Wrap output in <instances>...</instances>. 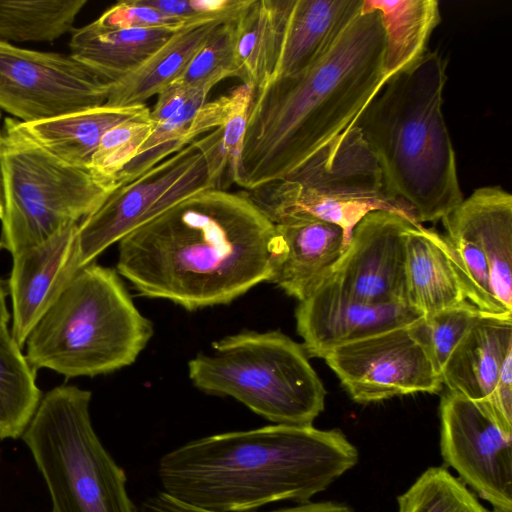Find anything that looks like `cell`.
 Instances as JSON below:
<instances>
[{
    "label": "cell",
    "mask_w": 512,
    "mask_h": 512,
    "mask_svg": "<svg viewBox=\"0 0 512 512\" xmlns=\"http://www.w3.org/2000/svg\"><path fill=\"white\" fill-rule=\"evenodd\" d=\"M116 269L142 296L186 310L228 304L272 275L275 225L249 192L191 195L118 242Z\"/></svg>",
    "instance_id": "obj_1"
},
{
    "label": "cell",
    "mask_w": 512,
    "mask_h": 512,
    "mask_svg": "<svg viewBox=\"0 0 512 512\" xmlns=\"http://www.w3.org/2000/svg\"><path fill=\"white\" fill-rule=\"evenodd\" d=\"M384 47L379 12L359 14L315 64L253 91L231 180H281L344 132L385 82Z\"/></svg>",
    "instance_id": "obj_2"
},
{
    "label": "cell",
    "mask_w": 512,
    "mask_h": 512,
    "mask_svg": "<svg viewBox=\"0 0 512 512\" xmlns=\"http://www.w3.org/2000/svg\"><path fill=\"white\" fill-rule=\"evenodd\" d=\"M356 447L338 429L272 424L189 441L158 464L162 492L201 509L253 512L310 502L353 468Z\"/></svg>",
    "instance_id": "obj_3"
},
{
    "label": "cell",
    "mask_w": 512,
    "mask_h": 512,
    "mask_svg": "<svg viewBox=\"0 0 512 512\" xmlns=\"http://www.w3.org/2000/svg\"><path fill=\"white\" fill-rule=\"evenodd\" d=\"M447 62L437 51L389 77L354 118L388 192L415 222H437L463 201L455 151L442 112Z\"/></svg>",
    "instance_id": "obj_4"
},
{
    "label": "cell",
    "mask_w": 512,
    "mask_h": 512,
    "mask_svg": "<svg viewBox=\"0 0 512 512\" xmlns=\"http://www.w3.org/2000/svg\"><path fill=\"white\" fill-rule=\"evenodd\" d=\"M153 333L118 272L92 262L73 275L33 327L25 356L36 371L94 377L134 363Z\"/></svg>",
    "instance_id": "obj_5"
},
{
    "label": "cell",
    "mask_w": 512,
    "mask_h": 512,
    "mask_svg": "<svg viewBox=\"0 0 512 512\" xmlns=\"http://www.w3.org/2000/svg\"><path fill=\"white\" fill-rule=\"evenodd\" d=\"M200 391L231 397L279 425L309 426L324 410L326 390L303 345L280 331H242L188 362Z\"/></svg>",
    "instance_id": "obj_6"
},
{
    "label": "cell",
    "mask_w": 512,
    "mask_h": 512,
    "mask_svg": "<svg viewBox=\"0 0 512 512\" xmlns=\"http://www.w3.org/2000/svg\"><path fill=\"white\" fill-rule=\"evenodd\" d=\"M91 397L74 385L51 389L21 437L46 483L52 512H138L124 470L94 430Z\"/></svg>",
    "instance_id": "obj_7"
},
{
    "label": "cell",
    "mask_w": 512,
    "mask_h": 512,
    "mask_svg": "<svg viewBox=\"0 0 512 512\" xmlns=\"http://www.w3.org/2000/svg\"><path fill=\"white\" fill-rule=\"evenodd\" d=\"M1 159L4 211L0 250L12 256L37 245L69 223L95 212L119 186L117 178L68 165L5 118Z\"/></svg>",
    "instance_id": "obj_8"
},
{
    "label": "cell",
    "mask_w": 512,
    "mask_h": 512,
    "mask_svg": "<svg viewBox=\"0 0 512 512\" xmlns=\"http://www.w3.org/2000/svg\"><path fill=\"white\" fill-rule=\"evenodd\" d=\"M249 194L274 225L313 217L341 227L347 243L370 212L393 211L414 220L410 208L388 192L374 154L354 126L283 179Z\"/></svg>",
    "instance_id": "obj_9"
},
{
    "label": "cell",
    "mask_w": 512,
    "mask_h": 512,
    "mask_svg": "<svg viewBox=\"0 0 512 512\" xmlns=\"http://www.w3.org/2000/svg\"><path fill=\"white\" fill-rule=\"evenodd\" d=\"M467 300L483 314L512 316V196L477 188L442 219Z\"/></svg>",
    "instance_id": "obj_10"
},
{
    "label": "cell",
    "mask_w": 512,
    "mask_h": 512,
    "mask_svg": "<svg viewBox=\"0 0 512 512\" xmlns=\"http://www.w3.org/2000/svg\"><path fill=\"white\" fill-rule=\"evenodd\" d=\"M216 188L207 159L193 141L128 183L119 185L79 225L75 245L78 271L108 247L178 202Z\"/></svg>",
    "instance_id": "obj_11"
},
{
    "label": "cell",
    "mask_w": 512,
    "mask_h": 512,
    "mask_svg": "<svg viewBox=\"0 0 512 512\" xmlns=\"http://www.w3.org/2000/svg\"><path fill=\"white\" fill-rule=\"evenodd\" d=\"M107 94L108 84L70 54L0 41V109L22 123L101 106Z\"/></svg>",
    "instance_id": "obj_12"
},
{
    "label": "cell",
    "mask_w": 512,
    "mask_h": 512,
    "mask_svg": "<svg viewBox=\"0 0 512 512\" xmlns=\"http://www.w3.org/2000/svg\"><path fill=\"white\" fill-rule=\"evenodd\" d=\"M441 455L493 512H512V436L488 403L448 390L440 401Z\"/></svg>",
    "instance_id": "obj_13"
},
{
    "label": "cell",
    "mask_w": 512,
    "mask_h": 512,
    "mask_svg": "<svg viewBox=\"0 0 512 512\" xmlns=\"http://www.w3.org/2000/svg\"><path fill=\"white\" fill-rule=\"evenodd\" d=\"M351 399L366 404L413 393H438L440 374L408 326L340 345L323 358Z\"/></svg>",
    "instance_id": "obj_14"
},
{
    "label": "cell",
    "mask_w": 512,
    "mask_h": 512,
    "mask_svg": "<svg viewBox=\"0 0 512 512\" xmlns=\"http://www.w3.org/2000/svg\"><path fill=\"white\" fill-rule=\"evenodd\" d=\"M414 222L393 211L368 213L354 227L329 276L363 302L406 306V233Z\"/></svg>",
    "instance_id": "obj_15"
},
{
    "label": "cell",
    "mask_w": 512,
    "mask_h": 512,
    "mask_svg": "<svg viewBox=\"0 0 512 512\" xmlns=\"http://www.w3.org/2000/svg\"><path fill=\"white\" fill-rule=\"evenodd\" d=\"M422 317L403 304H372L346 293L330 276L296 311L297 332L307 354L324 358L332 349Z\"/></svg>",
    "instance_id": "obj_16"
},
{
    "label": "cell",
    "mask_w": 512,
    "mask_h": 512,
    "mask_svg": "<svg viewBox=\"0 0 512 512\" xmlns=\"http://www.w3.org/2000/svg\"><path fill=\"white\" fill-rule=\"evenodd\" d=\"M78 225L69 223L43 242L12 256L8 280L12 305L10 331L21 348L33 327L77 272Z\"/></svg>",
    "instance_id": "obj_17"
},
{
    "label": "cell",
    "mask_w": 512,
    "mask_h": 512,
    "mask_svg": "<svg viewBox=\"0 0 512 512\" xmlns=\"http://www.w3.org/2000/svg\"><path fill=\"white\" fill-rule=\"evenodd\" d=\"M272 5L277 64L270 82L300 73L320 60L361 14L363 0H272Z\"/></svg>",
    "instance_id": "obj_18"
},
{
    "label": "cell",
    "mask_w": 512,
    "mask_h": 512,
    "mask_svg": "<svg viewBox=\"0 0 512 512\" xmlns=\"http://www.w3.org/2000/svg\"><path fill=\"white\" fill-rule=\"evenodd\" d=\"M276 244L269 282L299 302L331 274L347 239L343 229L313 217L275 225Z\"/></svg>",
    "instance_id": "obj_19"
},
{
    "label": "cell",
    "mask_w": 512,
    "mask_h": 512,
    "mask_svg": "<svg viewBox=\"0 0 512 512\" xmlns=\"http://www.w3.org/2000/svg\"><path fill=\"white\" fill-rule=\"evenodd\" d=\"M468 301L443 234L414 222L406 233L405 304L422 316Z\"/></svg>",
    "instance_id": "obj_20"
},
{
    "label": "cell",
    "mask_w": 512,
    "mask_h": 512,
    "mask_svg": "<svg viewBox=\"0 0 512 512\" xmlns=\"http://www.w3.org/2000/svg\"><path fill=\"white\" fill-rule=\"evenodd\" d=\"M510 353L512 316L482 314L450 354L442 383L469 399L488 400Z\"/></svg>",
    "instance_id": "obj_21"
},
{
    "label": "cell",
    "mask_w": 512,
    "mask_h": 512,
    "mask_svg": "<svg viewBox=\"0 0 512 512\" xmlns=\"http://www.w3.org/2000/svg\"><path fill=\"white\" fill-rule=\"evenodd\" d=\"M243 7L230 12L200 15L189 20L136 71L118 82L108 84L105 104H144L148 98L177 79L214 31Z\"/></svg>",
    "instance_id": "obj_22"
},
{
    "label": "cell",
    "mask_w": 512,
    "mask_h": 512,
    "mask_svg": "<svg viewBox=\"0 0 512 512\" xmlns=\"http://www.w3.org/2000/svg\"><path fill=\"white\" fill-rule=\"evenodd\" d=\"M146 117H150V109L145 104H103L37 122L22 123L17 120V125L28 138L60 161L91 169L92 157L110 128L131 119Z\"/></svg>",
    "instance_id": "obj_23"
},
{
    "label": "cell",
    "mask_w": 512,
    "mask_h": 512,
    "mask_svg": "<svg viewBox=\"0 0 512 512\" xmlns=\"http://www.w3.org/2000/svg\"><path fill=\"white\" fill-rule=\"evenodd\" d=\"M182 27L106 30L91 22L73 30L70 55L111 84L136 71Z\"/></svg>",
    "instance_id": "obj_24"
},
{
    "label": "cell",
    "mask_w": 512,
    "mask_h": 512,
    "mask_svg": "<svg viewBox=\"0 0 512 512\" xmlns=\"http://www.w3.org/2000/svg\"><path fill=\"white\" fill-rule=\"evenodd\" d=\"M377 11L384 31L385 81L427 51L441 21L435 0H363L361 14Z\"/></svg>",
    "instance_id": "obj_25"
},
{
    "label": "cell",
    "mask_w": 512,
    "mask_h": 512,
    "mask_svg": "<svg viewBox=\"0 0 512 512\" xmlns=\"http://www.w3.org/2000/svg\"><path fill=\"white\" fill-rule=\"evenodd\" d=\"M42 394L36 370L7 327L0 328V439L23 435Z\"/></svg>",
    "instance_id": "obj_26"
},
{
    "label": "cell",
    "mask_w": 512,
    "mask_h": 512,
    "mask_svg": "<svg viewBox=\"0 0 512 512\" xmlns=\"http://www.w3.org/2000/svg\"><path fill=\"white\" fill-rule=\"evenodd\" d=\"M235 56L243 84L267 85L277 64V29L272 0H249L235 19Z\"/></svg>",
    "instance_id": "obj_27"
},
{
    "label": "cell",
    "mask_w": 512,
    "mask_h": 512,
    "mask_svg": "<svg viewBox=\"0 0 512 512\" xmlns=\"http://www.w3.org/2000/svg\"><path fill=\"white\" fill-rule=\"evenodd\" d=\"M87 0H0V41L52 42L74 30Z\"/></svg>",
    "instance_id": "obj_28"
},
{
    "label": "cell",
    "mask_w": 512,
    "mask_h": 512,
    "mask_svg": "<svg viewBox=\"0 0 512 512\" xmlns=\"http://www.w3.org/2000/svg\"><path fill=\"white\" fill-rule=\"evenodd\" d=\"M397 502V512H492L445 467L425 470Z\"/></svg>",
    "instance_id": "obj_29"
},
{
    "label": "cell",
    "mask_w": 512,
    "mask_h": 512,
    "mask_svg": "<svg viewBox=\"0 0 512 512\" xmlns=\"http://www.w3.org/2000/svg\"><path fill=\"white\" fill-rule=\"evenodd\" d=\"M210 92L194 94L171 118L155 124L136 157L117 175L119 185L140 176L162 160L192 143L189 128L198 109L206 103Z\"/></svg>",
    "instance_id": "obj_30"
},
{
    "label": "cell",
    "mask_w": 512,
    "mask_h": 512,
    "mask_svg": "<svg viewBox=\"0 0 512 512\" xmlns=\"http://www.w3.org/2000/svg\"><path fill=\"white\" fill-rule=\"evenodd\" d=\"M482 314L471 302L466 301L434 314L422 316L408 328L441 376V371L453 349Z\"/></svg>",
    "instance_id": "obj_31"
},
{
    "label": "cell",
    "mask_w": 512,
    "mask_h": 512,
    "mask_svg": "<svg viewBox=\"0 0 512 512\" xmlns=\"http://www.w3.org/2000/svg\"><path fill=\"white\" fill-rule=\"evenodd\" d=\"M237 15L222 23L214 31L183 73L175 80L193 90L209 92L225 78L236 77L241 80L242 75L235 56Z\"/></svg>",
    "instance_id": "obj_32"
},
{
    "label": "cell",
    "mask_w": 512,
    "mask_h": 512,
    "mask_svg": "<svg viewBox=\"0 0 512 512\" xmlns=\"http://www.w3.org/2000/svg\"><path fill=\"white\" fill-rule=\"evenodd\" d=\"M154 126L150 117L131 119L113 126L101 138L90 168L101 176L117 178L136 157Z\"/></svg>",
    "instance_id": "obj_33"
},
{
    "label": "cell",
    "mask_w": 512,
    "mask_h": 512,
    "mask_svg": "<svg viewBox=\"0 0 512 512\" xmlns=\"http://www.w3.org/2000/svg\"><path fill=\"white\" fill-rule=\"evenodd\" d=\"M191 19L165 14L155 8L139 3L138 0H123L107 9L93 23L98 28L106 30L145 29L182 27Z\"/></svg>",
    "instance_id": "obj_34"
},
{
    "label": "cell",
    "mask_w": 512,
    "mask_h": 512,
    "mask_svg": "<svg viewBox=\"0 0 512 512\" xmlns=\"http://www.w3.org/2000/svg\"><path fill=\"white\" fill-rule=\"evenodd\" d=\"M232 92L234 96L232 109L224 125L218 128L220 148L230 179L242 153L253 90L248 84H241Z\"/></svg>",
    "instance_id": "obj_35"
},
{
    "label": "cell",
    "mask_w": 512,
    "mask_h": 512,
    "mask_svg": "<svg viewBox=\"0 0 512 512\" xmlns=\"http://www.w3.org/2000/svg\"><path fill=\"white\" fill-rule=\"evenodd\" d=\"M138 512H217L206 509L197 508L188 504L177 501L162 491H159L147 497ZM255 512V511H253ZM266 512H353L350 507L345 504L324 501V502H307L296 506L281 508Z\"/></svg>",
    "instance_id": "obj_36"
},
{
    "label": "cell",
    "mask_w": 512,
    "mask_h": 512,
    "mask_svg": "<svg viewBox=\"0 0 512 512\" xmlns=\"http://www.w3.org/2000/svg\"><path fill=\"white\" fill-rule=\"evenodd\" d=\"M485 401L502 431L512 436V353L506 357L494 391Z\"/></svg>",
    "instance_id": "obj_37"
},
{
    "label": "cell",
    "mask_w": 512,
    "mask_h": 512,
    "mask_svg": "<svg viewBox=\"0 0 512 512\" xmlns=\"http://www.w3.org/2000/svg\"><path fill=\"white\" fill-rule=\"evenodd\" d=\"M199 91L201 90H193L177 80L172 81L157 94L156 104L150 110V119L155 124L168 120Z\"/></svg>",
    "instance_id": "obj_38"
},
{
    "label": "cell",
    "mask_w": 512,
    "mask_h": 512,
    "mask_svg": "<svg viewBox=\"0 0 512 512\" xmlns=\"http://www.w3.org/2000/svg\"><path fill=\"white\" fill-rule=\"evenodd\" d=\"M6 288L3 281L0 279V328L7 327L10 320V314L6 304Z\"/></svg>",
    "instance_id": "obj_39"
},
{
    "label": "cell",
    "mask_w": 512,
    "mask_h": 512,
    "mask_svg": "<svg viewBox=\"0 0 512 512\" xmlns=\"http://www.w3.org/2000/svg\"><path fill=\"white\" fill-rule=\"evenodd\" d=\"M1 117V114H0ZM1 143H2V129L0 128V220L4 211V184H3V168L1 159Z\"/></svg>",
    "instance_id": "obj_40"
}]
</instances>
